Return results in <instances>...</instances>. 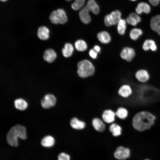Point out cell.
I'll return each instance as SVG.
<instances>
[{"mask_svg":"<svg viewBox=\"0 0 160 160\" xmlns=\"http://www.w3.org/2000/svg\"><path fill=\"white\" fill-rule=\"evenodd\" d=\"M142 48L145 51L149 50L155 52L158 49V46L156 41L151 39H145L143 41Z\"/></svg>","mask_w":160,"mask_h":160,"instance_id":"5bb4252c","label":"cell"},{"mask_svg":"<svg viewBox=\"0 0 160 160\" xmlns=\"http://www.w3.org/2000/svg\"><path fill=\"white\" fill-rule=\"evenodd\" d=\"M75 47L76 49L80 52L85 51L87 49V46L86 42L82 39L77 40L74 44Z\"/></svg>","mask_w":160,"mask_h":160,"instance_id":"f546056e","label":"cell"},{"mask_svg":"<svg viewBox=\"0 0 160 160\" xmlns=\"http://www.w3.org/2000/svg\"><path fill=\"white\" fill-rule=\"evenodd\" d=\"M18 138L24 140L27 139V137L25 128L22 125L17 124L10 129L6 135V140L10 146L17 147L19 144Z\"/></svg>","mask_w":160,"mask_h":160,"instance_id":"7a4b0ae2","label":"cell"},{"mask_svg":"<svg viewBox=\"0 0 160 160\" xmlns=\"http://www.w3.org/2000/svg\"><path fill=\"white\" fill-rule=\"evenodd\" d=\"M127 23L125 20L121 19L117 24V31L120 35H123L125 34L127 29Z\"/></svg>","mask_w":160,"mask_h":160,"instance_id":"83f0119b","label":"cell"},{"mask_svg":"<svg viewBox=\"0 0 160 160\" xmlns=\"http://www.w3.org/2000/svg\"><path fill=\"white\" fill-rule=\"evenodd\" d=\"M91 124L94 130L98 132H102L105 130V123L102 119L95 117L92 119Z\"/></svg>","mask_w":160,"mask_h":160,"instance_id":"4fadbf2b","label":"cell"},{"mask_svg":"<svg viewBox=\"0 0 160 160\" xmlns=\"http://www.w3.org/2000/svg\"><path fill=\"white\" fill-rule=\"evenodd\" d=\"M143 33V30L139 28H133L129 31V35L132 40L136 41L138 40Z\"/></svg>","mask_w":160,"mask_h":160,"instance_id":"cb8c5ba5","label":"cell"},{"mask_svg":"<svg viewBox=\"0 0 160 160\" xmlns=\"http://www.w3.org/2000/svg\"><path fill=\"white\" fill-rule=\"evenodd\" d=\"M57 160H70V157L66 153L62 152L58 155Z\"/></svg>","mask_w":160,"mask_h":160,"instance_id":"1f68e13d","label":"cell"},{"mask_svg":"<svg viewBox=\"0 0 160 160\" xmlns=\"http://www.w3.org/2000/svg\"><path fill=\"white\" fill-rule=\"evenodd\" d=\"M135 11L139 15L143 12L148 14L151 11V7L147 3L145 2H140L137 4Z\"/></svg>","mask_w":160,"mask_h":160,"instance_id":"ffe728a7","label":"cell"},{"mask_svg":"<svg viewBox=\"0 0 160 160\" xmlns=\"http://www.w3.org/2000/svg\"><path fill=\"white\" fill-rule=\"evenodd\" d=\"M141 18L139 15L136 12L131 13L127 17L126 21L129 25L132 26H135L141 21Z\"/></svg>","mask_w":160,"mask_h":160,"instance_id":"e0dca14e","label":"cell"},{"mask_svg":"<svg viewBox=\"0 0 160 160\" xmlns=\"http://www.w3.org/2000/svg\"><path fill=\"white\" fill-rule=\"evenodd\" d=\"M14 103L15 108L20 110H24L28 107V105L27 102L21 98L16 99Z\"/></svg>","mask_w":160,"mask_h":160,"instance_id":"f1b7e54d","label":"cell"},{"mask_svg":"<svg viewBox=\"0 0 160 160\" xmlns=\"http://www.w3.org/2000/svg\"><path fill=\"white\" fill-rule=\"evenodd\" d=\"M117 93L118 95L123 98L129 97L133 93V90L131 86L129 84H124L119 88Z\"/></svg>","mask_w":160,"mask_h":160,"instance_id":"9c48e42d","label":"cell"},{"mask_svg":"<svg viewBox=\"0 0 160 160\" xmlns=\"http://www.w3.org/2000/svg\"><path fill=\"white\" fill-rule=\"evenodd\" d=\"M136 55L135 50L133 48L129 46H125L122 49L120 54L121 58L128 62L132 61Z\"/></svg>","mask_w":160,"mask_h":160,"instance_id":"8992f818","label":"cell"},{"mask_svg":"<svg viewBox=\"0 0 160 160\" xmlns=\"http://www.w3.org/2000/svg\"><path fill=\"white\" fill-rule=\"evenodd\" d=\"M109 130L113 136L117 137L122 135L123 129L120 125L114 122L110 124Z\"/></svg>","mask_w":160,"mask_h":160,"instance_id":"2e32d148","label":"cell"},{"mask_svg":"<svg viewBox=\"0 0 160 160\" xmlns=\"http://www.w3.org/2000/svg\"><path fill=\"white\" fill-rule=\"evenodd\" d=\"M94 14L97 15L99 12V6L94 0H89L85 6Z\"/></svg>","mask_w":160,"mask_h":160,"instance_id":"484cf974","label":"cell"},{"mask_svg":"<svg viewBox=\"0 0 160 160\" xmlns=\"http://www.w3.org/2000/svg\"><path fill=\"white\" fill-rule=\"evenodd\" d=\"M77 73L79 77L85 78L92 75L95 68L92 63L89 60L84 59L79 61L77 64Z\"/></svg>","mask_w":160,"mask_h":160,"instance_id":"3957f363","label":"cell"},{"mask_svg":"<svg viewBox=\"0 0 160 160\" xmlns=\"http://www.w3.org/2000/svg\"><path fill=\"white\" fill-rule=\"evenodd\" d=\"M130 155L129 149L122 146L118 147L114 153L115 157L120 160L126 159Z\"/></svg>","mask_w":160,"mask_h":160,"instance_id":"8fae6325","label":"cell"},{"mask_svg":"<svg viewBox=\"0 0 160 160\" xmlns=\"http://www.w3.org/2000/svg\"><path fill=\"white\" fill-rule=\"evenodd\" d=\"M49 31L46 26H41L38 29L37 36L38 38L41 40H47L49 37Z\"/></svg>","mask_w":160,"mask_h":160,"instance_id":"603a6c76","label":"cell"},{"mask_svg":"<svg viewBox=\"0 0 160 160\" xmlns=\"http://www.w3.org/2000/svg\"><path fill=\"white\" fill-rule=\"evenodd\" d=\"M56 102L55 97L51 94L46 95L41 101L42 107L44 109H49L54 106Z\"/></svg>","mask_w":160,"mask_h":160,"instance_id":"52a82bcc","label":"cell"},{"mask_svg":"<svg viewBox=\"0 0 160 160\" xmlns=\"http://www.w3.org/2000/svg\"><path fill=\"white\" fill-rule=\"evenodd\" d=\"M93 49L97 53L100 52V47L97 45H95L93 47Z\"/></svg>","mask_w":160,"mask_h":160,"instance_id":"e575fe53","label":"cell"},{"mask_svg":"<svg viewBox=\"0 0 160 160\" xmlns=\"http://www.w3.org/2000/svg\"><path fill=\"white\" fill-rule=\"evenodd\" d=\"M74 51V48L73 45L68 43H66L62 50L63 55L65 57H68L72 55Z\"/></svg>","mask_w":160,"mask_h":160,"instance_id":"4316f807","label":"cell"},{"mask_svg":"<svg viewBox=\"0 0 160 160\" xmlns=\"http://www.w3.org/2000/svg\"><path fill=\"white\" fill-rule=\"evenodd\" d=\"M89 55L93 59H96L97 56V53L93 49H90L89 51Z\"/></svg>","mask_w":160,"mask_h":160,"instance_id":"d6a6232c","label":"cell"},{"mask_svg":"<svg viewBox=\"0 0 160 160\" xmlns=\"http://www.w3.org/2000/svg\"><path fill=\"white\" fill-rule=\"evenodd\" d=\"M97 36L99 41L104 44H108L111 41V37L110 35L106 31H102L99 33Z\"/></svg>","mask_w":160,"mask_h":160,"instance_id":"d4e9b609","label":"cell"},{"mask_svg":"<svg viewBox=\"0 0 160 160\" xmlns=\"http://www.w3.org/2000/svg\"><path fill=\"white\" fill-rule=\"evenodd\" d=\"M0 0L1 1H2L4 2L7 1V0Z\"/></svg>","mask_w":160,"mask_h":160,"instance_id":"d590c367","label":"cell"},{"mask_svg":"<svg viewBox=\"0 0 160 160\" xmlns=\"http://www.w3.org/2000/svg\"><path fill=\"white\" fill-rule=\"evenodd\" d=\"M70 1L72 0H66ZM85 2V0H74V1L71 5L72 8L75 10L79 9L84 5Z\"/></svg>","mask_w":160,"mask_h":160,"instance_id":"4dcf8cb0","label":"cell"},{"mask_svg":"<svg viewBox=\"0 0 160 160\" xmlns=\"http://www.w3.org/2000/svg\"><path fill=\"white\" fill-rule=\"evenodd\" d=\"M135 77L139 82L145 83L148 82L150 78L148 71L145 69H140L137 70L135 73Z\"/></svg>","mask_w":160,"mask_h":160,"instance_id":"30bf717a","label":"cell"},{"mask_svg":"<svg viewBox=\"0 0 160 160\" xmlns=\"http://www.w3.org/2000/svg\"><path fill=\"white\" fill-rule=\"evenodd\" d=\"M49 19L53 24H63L66 23L68 18L65 10L60 8L52 12L49 16Z\"/></svg>","mask_w":160,"mask_h":160,"instance_id":"277c9868","label":"cell"},{"mask_svg":"<svg viewBox=\"0 0 160 160\" xmlns=\"http://www.w3.org/2000/svg\"><path fill=\"white\" fill-rule=\"evenodd\" d=\"M116 116L115 112L111 109H106L102 112L101 119L105 123L111 124L115 122Z\"/></svg>","mask_w":160,"mask_h":160,"instance_id":"ba28073f","label":"cell"},{"mask_svg":"<svg viewBox=\"0 0 160 160\" xmlns=\"http://www.w3.org/2000/svg\"><path fill=\"white\" fill-rule=\"evenodd\" d=\"M156 118L155 115L148 111H140L133 117L132 125L136 130L144 132L151 128L154 124Z\"/></svg>","mask_w":160,"mask_h":160,"instance_id":"6da1fadb","label":"cell"},{"mask_svg":"<svg viewBox=\"0 0 160 160\" xmlns=\"http://www.w3.org/2000/svg\"><path fill=\"white\" fill-rule=\"evenodd\" d=\"M57 57V54L55 51L52 49H49L44 52L43 55L44 60L49 63L53 62Z\"/></svg>","mask_w":160,"mask_h":160,"instance_id":"7402d4cb","label":"cell"},{"mask_svg":"<svg viewBox=\"0 0 160 160\" xmlns=\"http://www.w3.org/2000/svg\"><path fill=\"white\" fill-rule=\"evenodd\" d=\"M69 123L71 128L76 130H84L86 127V123L84 121L76 116L73 117L71 119Z\"/></svg>","mask_w":160,"mask_h":160,"instance_id":"7c38bea8","label":"cell"},{"mask_svg":"<svg viewBox=\"0 0 160 160\" xmlns=\"http://www.w3.org/2000/svg\"><path fill=\"white\" fill-rule=\"evenodd\" d=\"M41 145L43 147L49 148L54 146L55 143V138L52 136L48 135L44 137L41 140Z\"/></svg>","mask_w":160,"mask_h":160,"instance_id":"d6986e66","label":"cell"},{"mask_svg":"<svg viewBox=\"0 0 160 160\" xmlns=\"http://www.w3.org/2000/svg\"><path fill=\"white\" fill-rule=\"evenodd\" d=\"M150 26L153 31L160 36V15H156L151 18Z\"/></svg>","mask_w":160,"mask_h":160,"instance_id":"9a60e30c","label":"cell"},{"mask_svg":"<svg viewBox=\"0 0 160 160\" xmlns=\"http://www.w3.org/2000/svg\"><path fill=\"white\" fill-rule=\"evenodd\" d=\"M149 3L152 5L156 6L158 5L160 0H148Z\"/></svg>","mask_w":160,"mask_h":160,"instance_id":"836d02e7","label":"cell"},{"mask_svg":"<svg viewBox=\"0 0 160 160\" xmlns=\"http://www.w3.org/2000/svg\"><path fill=\"white\" fill-rule=\"evenodd\" d=\"M121 13L118 10L112 12L111 13L106 15L104 19L105 25L106 26H110L117 24L121 19Z\"/></svg>","mask_w":160,"mask_h":160,"instance_id":"5b68a950","label":"cell"},{"mask_svg":"<svg viewBox=\"0 0 160 160\" xmlns=\"http://www.w3.org/2000/svg\"><path fill=\"white\" fill-rule=\"evenodd\" d=\"M89 11L85 6L79 12V15L80 20L84 24H87L91 21V17L89 13Z\"/></svg>","mask_w":160,"mask_h":160,"instance_id":"ac0fdd59","label":"cell"},{"mask_svg":"<svg viewBox=\"0 0 160 160\" xmlns=\"http://www.w3.org/2000/svg\"><path fill=\"white\" fill-rule=\"evenodd\" d=\"M131 1H135L137 0H130Z\"/></svg>","mask_w":160,"mask_h":160,"instance_id":"8d00e7d4","label":"cell"},{"mask_svg":"<svg viewBox=\"0 0 160 160\" xmlns=\"http://www.w3.org/2000/svg\"><path fill=\"white\" fill-rule=\"evenodd\" d=\"M115 112L116 117L121 120H125L129 116V111L124 107L120 106L118 107Z\"/></svg>","mask_w":160,"mask_h":160,"instance_id":"44dd1931","label":"cell"},{"mask_svg":"<svg viewBox=\"0 0 160 160\" xmlns=\"http://www.w3.org/2000/svg\"><path fill=\"white\" fill-rule=\"evenodd\" d=\"M145 160H148V159H146Z\"/></svg>","mask_w":160,"mask_h":160,"instance_id":"74e56055","label":"cell"}]
</instances>
